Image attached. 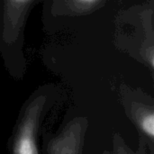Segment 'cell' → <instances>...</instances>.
<instances>
[{"mask_svg":"<svg viewBox=\"0 0 154 154\" xmlns=\"http://www.w3.org/2000/svg\"><path fill=\"white\" fill-rule=\"evenodd\" d=\"M55 102L52 93L37 91L23 104L7 141L9 154H41L42 123Z\"/></svg>","mask_w":154,"mask_h":154,"instance_id":"cell-1","label":"cell"},{"mask_svg":"<svg viewBox=\"0 0 154 154\" xmlns=\"http://www.w3.org/2000/svg\"><path fill=\"white\" fill-rule=\"evenodd\" d=\"M89 125L88 117L66 118L57 133L42 131V154H82Z\"/></svg>","mask_w":154,"mask_h":154,"instance_id":"cell-2","label":"cell"},{"mask_svg":"<svg viewBox=\"0 0 154 154\" xmlns=\"http://www.w3.org/2000/svg\"><path fill=\"white\" fill-rule=\"evenodd\" d=\"M124 107L128 119L136 128L139 142L143 143L149 154H154V102L140 95H126Z\"/></svg>","mask_w":154,"mask_h":154,"instance_id":"cell-3","label":"cell"},{"mask_svg":"<svg viewBox=\"0 0 154 154\" xmlns=\"http://www.w3.org/2000/svg\"><path fill=\"white\" fill-rule=\"evenodd\" d=\"M113 148L112 154H147L148 149L147 146L143 143L139 142L138 148L136 151H134L132 148L128 146L125 143V139L119 133H116L113 135Z\"/></svg>","mask_w":154,"mask_h":154,"instance_id":"cell-4","label":"cell"},{"mask_svg":"<svg viewBox=\"0 0 154 154\" xmlns=\"http://www.w3.org/2000/svg\"><path fill=\"white\" fill-rule=\"evenodd\" d=\"M77 1L79 2V3H82V4H87V5H88V4L96 3V2L98 1V0H77Z\"/></svg>","mask_w":154,"mask_h":154,"instance_id":"cell-5","label":"cell"},{"mask_svg":"<svg viewBox=\"0 0 154 154\" xmlns=\"http://www.w3.org/2000/svg\"><path fill=\"white\" fill-rule=\"evenodd\" d=\"M12 2L15 3V4H20V5H23V4H25L27 2H29L30 0H11Z\"/></svg>","mask_w":154,"mask_h":154,"instance_id":"cell-6","label":"cell"},{"mask_svg":"<svg viewBox=\"0 0 154 154\" xmlns=\"http://www.w3.org/2000/svg\"><path fill=\"white\" fill-rule=\"evenodd\" d=\"M101 154H112L110 152H108V151H105V152H103Z\"/></svg>","mask_w":154,"mask_h":154,"instance_id":"cell-7","label":"cell"}]
</instances>
